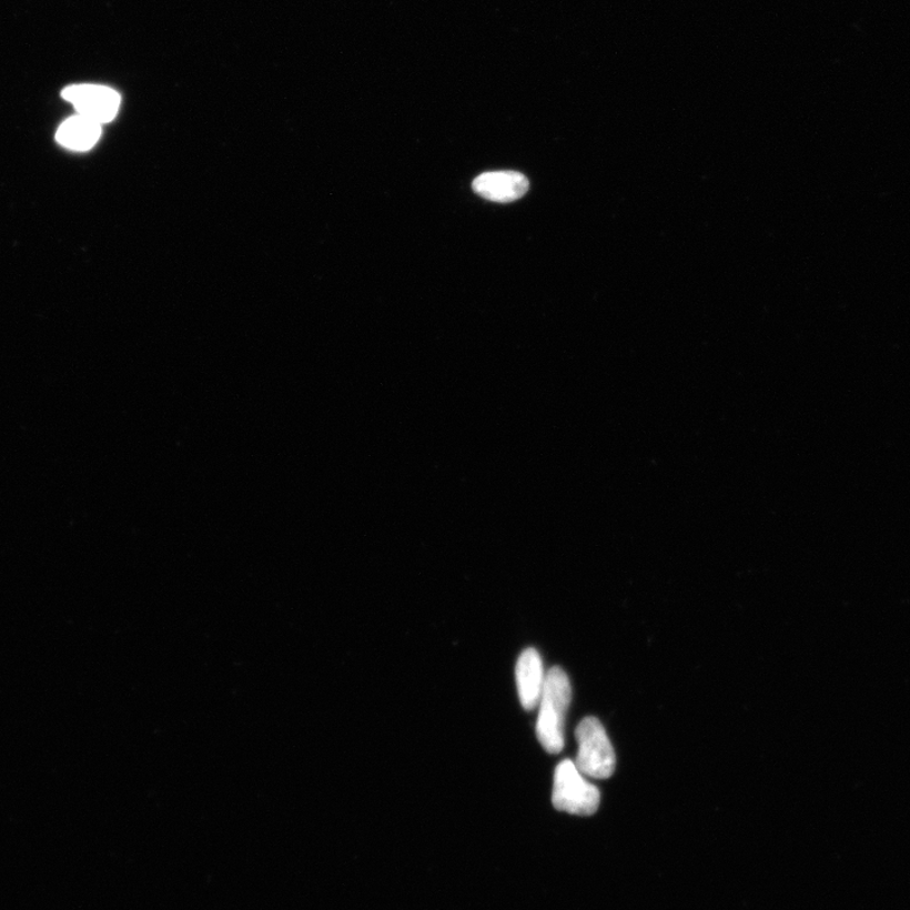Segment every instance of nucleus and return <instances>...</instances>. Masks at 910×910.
Here are the masks:
<instances>
[{"instance_id":"obj_1","label":"nucleus","mask_w":910,"mask_h":910,"mask_svg":"<svg viewBox=\"0 0 910 910\" xmlns=\"http://www.w3.org/2000/svg\"><path fill=\"white\" fill-rule=\"evenodd\" d=\"M572 699V686L567 673L554 667L545 676L539 702L536 736L545 751L559 754L564 749V727Z\"/></svg>"},{"instance_id":"obj_2","label":"nucleus","mask_w":910,"mask_h":910,"mask_svg":"<svg viewBox=\"0 0 910 910\" xmlns=\"http://www.w3.org/2000/svg\"><path fill=\"white\" fill-rule=\"evenodd\" d=\"M553 806L560 812L592 816L600 802L599 790L590 785L572 760H564L555 769Z\"/></svg>"},{"instance_id":"obj_3","label":"nucleus","mask_w":910,"mask_h":910,"mask_svg":"<svg viewBox=\"0 0 910 910\" xmlns=\"http://www.w3.org/2000/svg\"><path fill=\"white\" fill-rule=\"evenodd\" d=\"M579 746L576 766L589 778L607 779L616 768L614 746L603 724L596 717H587L576 730Z\"/></svg>"},{"instance_id":"obj_4","label":"nucleus","mask_w":910,"mask_h":910,"mask_svg":"<svg viewBox=\"0 0 910 910\" xmlns=\"http://www.w3.org/2000/svg\"><path fill=\"white\" fill-rule=\"evenodd\" d=\"M62 98L74 105L79 115L100 124L112 122L121 107L120 94L102 85H71L62 90Z\"/></svg>"},{"instance_id":"obj_5","label":"nucleus","mask_w":910,"mask_h":910,"mask_svg":"<svg viewBox=\"0 0 910 910\" xmlns=\"http://www.w3.org/2000/svg\"><path fill=\"white\" fill-rule=\"evenodd\" d=\"M473 190L495 203H513L529 190V180L516 171H493L473 181Z\"/></svg>"},{"instance_id":"obj_6","label":"nucleus","mask_w":910,"mask_h":910,"mask_svg":"<svg viewBox=\"0 0 910 910\" xmlns=\"http://www.w3.org/2000/svg\"><path fill=\"white\" fill-rule=\"evenodd\" d=\"M516 683L523 708L525 711H533L539 706L545 685L543 660L535 649L524 650L518 658Z\"/></svg>"},{"instance_id":"obj_7","label":"nucleus","mask_w":910,"mask_h":910,"mask_svg":"<svg viewBox=\"0 0 910 910\" xmlns=\"http://www.w3.org/2000/svg\"><path fill=\"white\" fill-rule=\"evenodd\" d=\"M102 135V124L88 120L83 115L71 117L63 122L57 132V141L72 151L93 149Z\"/></svg>"}]
</instances>
